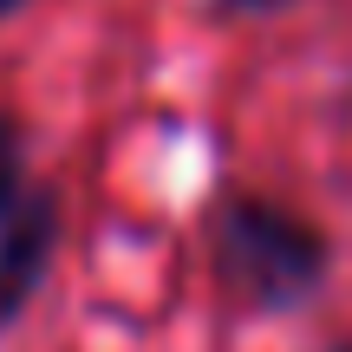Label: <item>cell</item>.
<instances>
[{"mask_svg": "<svg viewBox=\"0 0 352 352\" xmlns=\"http://www.w3.org/2000/svg\"><path fill=\"white\" fill-rule=\"evenodd\" d=\"M333 352H352V346H333Z\"/></svg>", "mask_w": 352, "mask_h": 352, "instance_id": "cell-6", "label": "cell"}, {"mask_svg": "<svg viewBox=\"0 0 352 352\" xmlns=\"http://www.w3.org/2000/svg\"><path fill=\"white\" fill-rule=\"evenodd\" d=\"M59 228H65V209L46 183H13L0 196V333L33 307L39 280H46L52 254H59Z\"/></svg>", "mask_w": 352, "mask_h": 352, "instance_id": "cell-2", "label": "cell"}, {"mask_svg": "<svg viewBox=\"0 0 352 352\" xmlns=\"http://www.w3.org/2000/svg\"><path fill=\"white\" fill-rule=\"evenodd\" d=\"M26 7V0H0V20H7V13H20Z\"/></svg>", "mask_w": 352, "mask_h": 352, "instance_id": "cell-5", "label": "cell"}, {"mask_svg": "<svg viewBox=\"0 0 352 352\" xmlns=\"http://www.w3.org/2000/svg\"><path fill=\"white\" fill-rule=\"evenodd\" d=\"M20 164H26V138H20V124L0 111V196L20 183Z\"/></svg>", "mask_w": 352, "mask_h": 352, "instance_id": "cell-3", "label": "cell"}, {"mask_svg": "<svg viewBox=\"0 0 352 352\" xmlns=\"http://www.w3.org/2000/svg\"><path fill=\"white\" fill-rule=\"evenodd\" d=\"M222 7H235V13H280V7H294V0H222Z\"/></svg>", "mask_w": 352, "mask_h": 352, "instance_id": "cell-4", "label": "cell"}, {"mask_svg": "<svg viewBox=\"0 0 352 352\" xmlns=\"http://www.w3.org/2000/svg\"><path fill=\"white\" fill-rule=\"evenodd\" d=\"M209 267L222 294L248 314H287L314 300L333 267V248L307 215L280 209L267 196H228L209 228Z\"/></svg>", "mask_w": 352, "mask_h": 352, "instance_id": "cell-1", "label": "cell"}]
</instances>
